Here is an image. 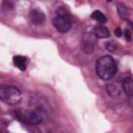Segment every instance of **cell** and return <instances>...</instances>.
Instances as JSON below:
<instances>
[{"label":"cell","instance_id":"cell-1","mask_svg":"<svg viewBox=\"0 0 133 133\" xmlns=\"http://www.w3.org/2000/svg\"><path fill=\"white\" fill-rule=\"evenodd\" d=\"M96 71L98 76L104 80H111L118 72V66L114 58L110 55L100 58L96 64Z\"/></svg>","mask_w":133,"mask_h":133},{"label":"cell","instance_id":"cell-2","mask_svg":"<svg viewBox=\"0 0 133 133\" xmlns=\"http://www.w3.org/2000/svg\"><path fill=\"white\" fill-rule=\"evenodd\" d=\"M22 95L20 90L9 85H0V100L9 105H16L20 102Z\"/></svg>","mask_w":133,"mask_h":133},{"label":"cell","instance_id":"cell-3","mask_svg":"<svg viewBox=\"0 0 133 133\" xmlns=\"http://www.w3.org/2000/svg\"><path fill=\"white\" fill-rule=\"evenodd\" d=\"M16 118L21 122L29 125H36L42 122V115L34 110L32 109H22L19 108L15 111Z\"/></svg>","mask_w":133,"mask_h":133},{"label":"cell","instance_id":"cell-4","mask_svg":"<svg viewBox=\"0 0 133 133\" xmlns=\"http://www.w3.org/2000/svg\"><path fill=\"white\" fill-rule=\"evenodd\" d=\"M53 23L55 28L60 33H66L71 27V22L69 15L57 16L53 19Z\"/></svg>","mask_w":133,"mask_h":133},{"label":"cell","instance_id":"cell-5","mask_svg":"<svg viewBox=\"0 0 133 133\" xmlns=\"http://www.w3.org/2000/svg\"><path fill=\"white\" fill-rule=\"evenodd\" d=\"M94 37L90 34H85L82 39V49L84 52L89 54L93 51L94 49Z\"/></svg>","mask_w":133,"mask_h":133},{"label":"cell","instance_id":"cell-6","mask_svg":"<svg viewBox=\"0 0 133 133\" xmlns=\"http://www.w3.org/2000/svg\"><path fill=\"white\" fill-rule=\"evenodd\" d=\"M122 90H123L122 85L121 86V84L118 83H111L107 86V91L108 94L114 98L118 97L122 94Z\"/></svg>","mask_w":133,"mask_h":133},{"label":"cell","instance_id":"cell-7","mask_svg":"<svg viewBox=\"0 0 133 133\" xmlns=\"http://www.w3.org/2000/svg\"><path fill=\"white\" fill-rule=\"evenodd\" d=\"M94 35L97 38H107L110 37L111 34L109 30L103 26V25H98L94 28Z\"/></svg>","mask_w":133,"mask_h":133},{"label":"cell","instance_id":"cell-8","mask_svg":"<svg viewBox=\"0 0 133 133\" xmlns=\"http://www.w3.org/2000/svg\"><path fill=\"white\" fill-rule=\"evenodd\" d=\"M30 19L34 24H40L44 22L45 15L38 10H32L30 12Z\"/></svg>","mask_w":133,"mask_h":133},{"label":"cell","instance_id":"cell-9","mask_svg":"<svg viewBox=\"0 0 133 133\" xmlns=\"http://www.w3.org/2000/svg\"><path fill=\"white\" fill-rule=\"evenodd\" d=\"M123 90L129 97H133V79L131 78H126L124 79Z\"/></svg>","mask_w":133,"mask_h":133},{"label":"cell","instance_id":"cell-10","mask_svg":"<svg viewBox=\"0 0 133 133\" xmlns=\"http://www.w3.org/2000/svg\"><path fill=\"white\" fill-rule=\"evenodd\" d=\"M26 61H27V58L24 56L16 55L13 57V62L15 65L21 71H24L26 69V65H25Z\"/></svg>","mask_w":133,"mask_h":133},{"label":"cell","instance_id":"cell-11","mask_svg":"<svg viewBox=\"0 0 133 133\" xmlns=\"http://www.w3.org/2000/svg\"><path fill=\"white\" fill-rule=\"evenodd\" d=\"M91 17L96 20H97L98 22H100V23H106L107 21V19L106 17V16L100 10H96L94 11L92 15H91Z\"/></svg>","mask_w":133,"mask_h":133},{"label":"cell","instance_id":"cell-12","mask_svg":"<svg viewBox=\"0 0 133 133\" xmlns=\"http://www.w3.org/2000/svg\"><path fill=\"white\" fill-rule=\"evenodd\" d=\"M15 5L14 0H3L2 2V9L5 11H11L13 9Z\"/></svg>","mask_w":133,"mask_h":133},{"label":"cell","instance_id":"cell-13","mask_svg":"<svg viewBox=\"0 0 133 133\" xmlns=\"http://www.w3.org/2000/svg\"><path fill=\"white\" fill-rule=\"evenodd\" d=\"M106 48H107V50H108L111 52H114L118 50V46L114 43L109 42L106 44Z\"/></svg>","mask_w":133,"mask_h":133},{"label":"cell","instance_id":"cell-14","mask_svg":"<svg viewBox=\"0 0 133 133\" xmlns=\"http://www.w3.org/2000/svg\"><path fill=\"white\" fill-rule=\"evenodd\" d=\"M118 12H119V14H120L122 16L124 17V16H125L124 14H126V12H127L126 7H125L124 5H122V4L118 5Z\"/></svg>","mask_w":133,"mask_h":133},{"label":"cell","instance_id":"cell-15","mask_svg":"<svg viewBox=\"0 0 133 133\" xmlns=\"http://www.w3.org/2000/svg\"><path fill=\"white\" fill-rule=\"evenodd\" d=\"M124 35H125V40L128 41V42H130L132 39V35H131V32L129 29H125L124 30Z\"/></svg>","mask_w":133,"mask_h":133},{"label":"cell","instance_id":"cell-16","mask_svg":"<svg viewBox=\"0 0 133 133\" xmlns=\"http://www.w3.org/2000/svg\"><path fill=\"white\" fill-rule=\"evenodd\" d=\"M69 15L68 12L63 7H60L57 9V16H67Z\"/></svg>","mask_w":133,"mask_h":133},{"label":"cell","instance_id":"cell-17","mask_svg":"<svg viewBox=\"0 0 133 133\" xmlns=\"http://www.w3.org/2000/svg\"><path fill=\"white\" fill-rule=\"evenodd\" d=\"M114 34H115V36H116L117 37H121L122 36L123 33H122V30L121 27H117V28L115 29V30H114Z\"/></svg>","mask_w":133,"mask_h":133},{"label":"cell","instance_id":"cell-18","mask_svg":"<svg viewBox=\"0 0 133 133\" xmlns=\"http://www.w3.org/2000/svg\"><path fill=\"white\" fill-rule=\"evenodd\" d=\"M112 0H107V2H111Z\"/></svg>","mask_w":133,"mask_h":133},{"label":"cell","instance_id":"cell-19","mask_svg":"<svg viewBox=\"0 0 133 133\" xmlns=\"http://www.w3.org/2000/svg\"><path fill=\"white\" fill-rule=\"evenodd\" d=\"M0 133H2V132H0Z\"/></svg>","mask_w":133,"mask_h":133}]
</instances>
